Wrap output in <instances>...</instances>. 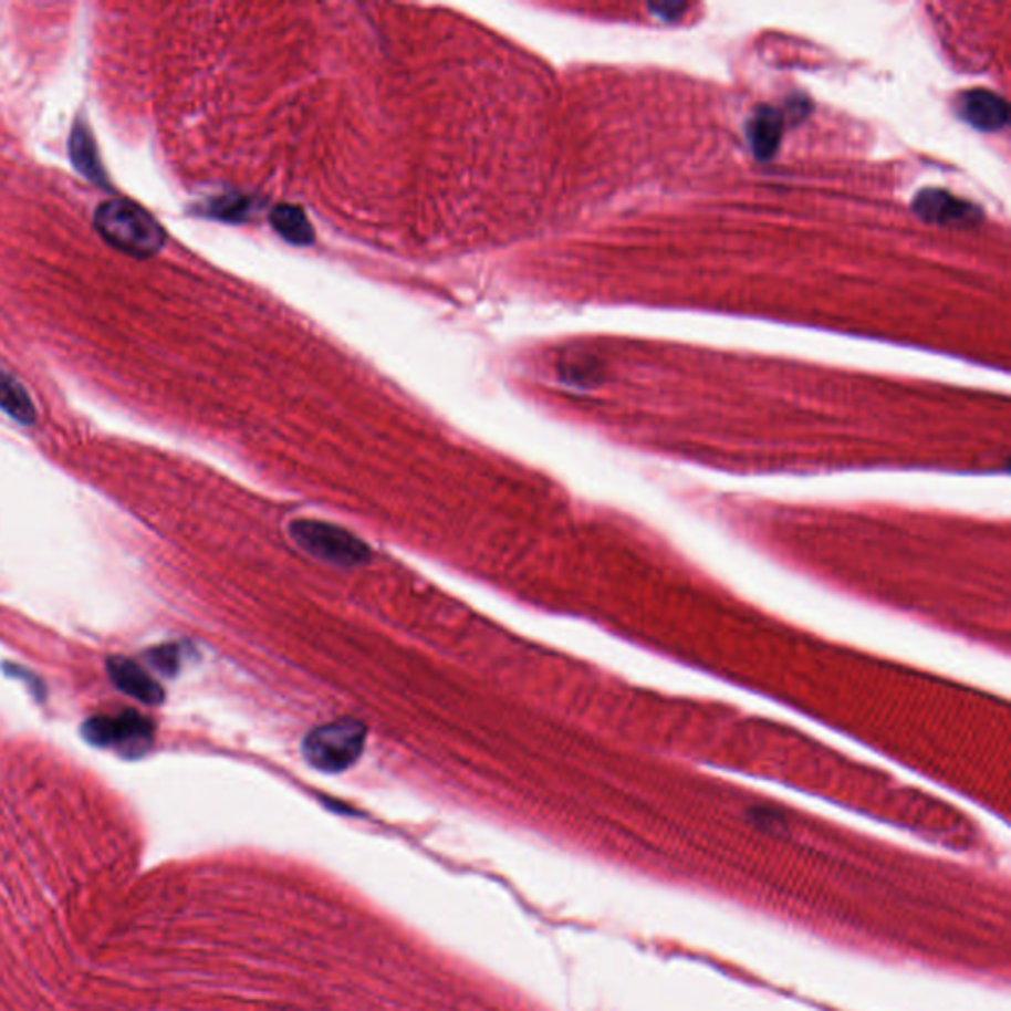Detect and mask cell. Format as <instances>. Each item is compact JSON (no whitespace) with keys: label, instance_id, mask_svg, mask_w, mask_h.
Instances as JSON below:
<instances>
[{"label":"cell","instance_id":"10","mask_svg":"<svg viewBox=\"0 0 1011 1011\" xmlns=\"http://www.w3.org/2000/svg\"><path fill=\"white\" fill-rule=\"evenodd\" d=\"M271 221L275 226V230L285 238V240L293 241V243H299V246H304L309 241L313 240V230L309 226V221L304 218V213L296 208H291V206H279L271 213Z\"/></svg>","mask_w":1011,"mask_h":1011},{"label":"cell","instance_id":"5","mask_svg":"<svg viewBox=\"0 0 1011 1011\" xmlns=\"http://www.w3.org/2000/svg\"><path fill=\"white\" fill-rule=\"evenodd\" d=\"M83 736L93 746H127L143 749L150 743L153 727L135 711L119 718H95L83 726Z\"/></svg>","mask_w":1011,"mask_h":1011},{"label":"cell","instance_id":"9","mask_svg":"<svg viewBox=\"0 0 1011 1011\" xmlns=\"http://www.w3.org/2000/svg\"><path fill=\"white\" fill-rule=\"evenodd\" d=\"M0 407L20 424H34V419H37V409L24 392V387L2 369H0Z\"/></svg>","mask_w":1011,"mask_h":1011},{"label":"cell","instance_id":"4","mask_svg":"<svg viewBox=\"0 0 1011 1011\" xmlns=\"http://www.w3.org/2000/svg\"><path fill=\"white\" fill-rule=\"evenodd\" d=\"M913 212L917 213L920 220L935 223V226L968 228V226H978L982 220V212L976 208L974 204L960 200L945 190H930V188L915 196Z\"/></svg>","mask_w":1011,"mask_h":1011},{"label":"cell","instance_id":"8","mask_svg":"<svg viewBox=\"0 0 1011 1011\" xmlns=\"http://www.w3.org/2000/svg\"><path fill=\"white\" fill-rule=\"evenodd\" d=\"M782 131H784V115L781 111L763 105L754 111L753 117L747 125V137L753 148L754 157L759 160H769L777 155L781 147Z\"/></svg>","mask_w":1011,"mask_h":1011},{"label":"cell","instance_id":"3","mask_svg":"<svg viewBox=\"0 0 1011 1011\" xmlns=\"http://www.w3.org/2000/svg\"><path fill=\"white\" fill-rule=\"evenodd\" d=\"M289 535L299 550L338 567H356L369 560V548L346 528L301 518L289 524Z\"/></svg>","mask_w":1011,"mask_h":1011},{"label":"cell","instance_id":"12","mask_svg":"<svg viewBox=\"0 0 1011 1011\" xmlns=\"http://www.w3.org/2000/svg\"><path fill=\"white\" fill-rule=\"evenodd\" d=\"M157 654L158 656L155 658V664L160 666V668H163L166 674H173V671L178 668V654H176V650L173 648V646H168V648H160Z\"/></svg>","mask_w":1011,"mask_h":1011},{"label":"cell","instance_id":"11","mask_svg":"<svg viewBox=\"0 0 1011 1011\" xmlns=\"http://www.w3.org/2000/svg\"><path fill=\"white\" fill-rule=\"evenodd\" d=\"M650 10H653L654 14H656L658 19L676 20L680 19L681 14H684V10H688V4H674V2H666V4H660V7L653 4Z\"/></svg>","mask_w":1011,"mask_h":1011},{"label":"cell","instance_id":"7","mask_svg":"<svg viewBox=\"0 0 1011 1011\" xmlns=\"http://www.w3.org/2000/svg\"><path fill=\"white\" fill-rule=\"evenodd\" d=\"M107 666H110L111 680L115 681V686L131 698L145 701L148 706H157L165 698L163 688L137 664L125 660V658H111Z\"/></svg>","mask_w":1011,"mask_h":1011},{"label":"cell","instance_id":"6","mask_svg":"<svg viewBox=\"0 0 1011 1011\" xmlns=\"http://www.w3.org/2000/svg\"><path fill=\"white\" fill-rule=\"evenodd\" d=\"M958 113L968 125L986 133L1003 129L1010 121L1008 102L998 93L988 90H970L962 93L958 97Z\"/></svg>","mask_w":1011,"mask_h":1011},{"label":"cell","instance_id":"1","mask_svg":"<svg viewBox=\"0 0 1011 1011\" xmlns=\"http://www.w3.org/2000/svg\"><path fill=\"white\" fill-rule=\"evenodd\" d=\"M95 228L113 248L137 258L155 256L165 246L160 223L143 206L123 198L107 200L97 208Z\"/></svg>","mask_w":1011,"mask_h":1011},{"label":"cell","instance_id":"2","mask_svg":"<svg viewBox=\"0 0 1011 1011\" xmlns=\"http://www.w3.org/2000/svg\"><path fill=\"white\" fill-rule=\"evenodd\" d=\"M368 731L358 719L344 718L314 727L304 737L303 757L316 771L341 772L356 763L366 747Z\"/></svg>","mask_w":1011,"mask_h":1011}]
</instances>
